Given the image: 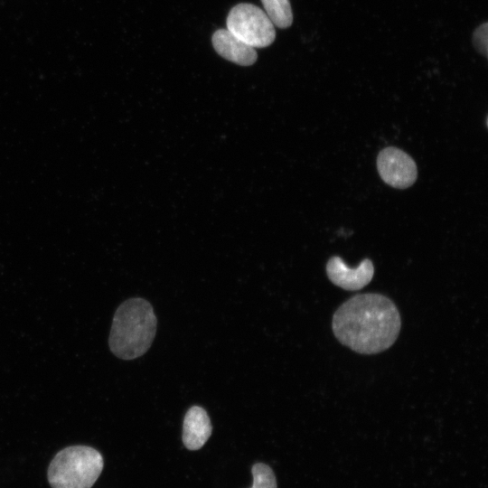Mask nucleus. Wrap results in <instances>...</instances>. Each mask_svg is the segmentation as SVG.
<instances>
[{
  "label": "nucleus",
  "mask_w": 488,
  "mask_h": 488,
  "mask_svg": "<svg viewBox=\"0 0 488 488\" xmlns=\"http://www.w3.org/2000/svg\"><path fill=\"white\" fill-rule=\"evenodd\" d=\"M253 485L251 488H277L276 476L265 464H256L252 467Z\"/></svg>",
  "instance_id": "nucleus-10"
},
{
  "label": "nucleus",
  "mask_w": 488,
  "mask_h": 488,
  "mask_svg": "<svg viewBox=\"0 0 488 488\" xmlns=\"http://www.w3.org/2000/svg\"><path fill=\"white\" fill-rule=\"evenodd\" d=\"M487 23H484L476 28L473 37L474 47L485 56L487 55Z\"/></svg>",
  "instance_id": "nucleus-11"
},
{
  "label": "nucleus",
  "mask_w": 488,
  "mask_h": 488,
  "mask_svg": "<svg viewBox=\"0 0 488 488\" xmlns=\"http://www.w3.org/2000/svg\"><path fill=\"white\" fill-rule=\"evenodd\" d=\"M326 274L335 286L345 290H359L371 281L374 267L371 260L365 258L358 267L352 268L340 257L333 256L327 261Z\"/></svg>",
  "instance_id": "nucleus-6"
},
{
  "label": "nucleus",
  "mask_w": 488,
  "mask_h": 488,
  "mask_svg": "<svg viewBox=\"0 0 488 488\" xmlns=\"http://www.w3.org/2000/svg\"><path fill=\"white\" fill-rule=\"evenodd\" d=\"M215 51L224 59L242 66L255 63L258 58L255 48L246 44L227 29H219L212 35Z\"/></svg>",
  "instance_id": "nucleus-7"
},
{
  "label": "nucleus",
  "mask_w": 488,
  "mask_h": 488,
  "mask_svg": "<svg viewBox=\"0 0 488 488\" xmlns=\"http://www.w3.org/2000/svg\"><path fill=\"white\" fill-rule=\"evenodd\" d=\"M156 316L146 300L135 297L117 309L108 338L110 351L122 360H133L150 348L156 332Z\"/></svg>",
  "instance_id": "nucleus-2"
},
{
  "label": "nucleus",
  "mask_w": 488,
  "mask_h": 488,
  "mask_svg": "<svg viewBox=\"0 0 488 488\" xmlns=\"http://www.w3.org/2000/svg\"><path fill=\"white\" fill-rule=\"evenodd\" d=\"M102 455L87 446H72L61 450L48 468L52 488H90L103 469Z\"/></svg>",
  "instance_id": "nucleus-3"
},
{
  "label": "nucleus",
  "mask_w": 488,
  "mask_h": 488,
  "mask_svg": "<svg viewBox=\"0 0 488 488\" xmlns=\"http://www.w3.org/2000/svg\"><path fill=\"white\" fill-rule=\"evenodd\" d=\"M212 427L204 408L199 406L191 407L183 419V442L189 450H198L206 443L211 435Z\"/></svg>",
  "instance_id": "nucleus-8"
},
{
  "label": "nucleus",
  "mask_w": 488,
  "mask_h": 488,
  "mask_svg": "<svg viewBox=\"0 0 488 488\" xmlns=\"http://www.w3.org/2000/svg\"><path fill=\"white\" fill-rule=\"evenodd\" d=\"M266 14L279 28L289 27L293 14L289 0H261Z\"/></svg>",
  "instance_id": "nucleus-9"
},
{
  "label": "nucleus",
  "mask_w": 488,
  "mask_h": 488,
  "mask_svg": "<svg viewBox=\"0 0 488 488\" xmlns=\"http://www.w3.org/2000/svg\"><path fill=\"white\" fill-rule=\"evenodd\" d=\"M336 339L361 354H375L389 349L397 340L401 318L389 297L378 293L353 296L333 315Z\"/></svg>",
  "instance_id": "nucleus-1"
},
{
  "label": "nucleus",
  "mask_w": 488,
  "mask_h": 488,
  "mask_svg": "<svg viewBox=\"0 0 488 488\" xmlns=\"http://www.w3.org/2000/svg\"><path fill=\"white\" fill-rule=\"evenodd\" d=\"M227 30L253 48L267 47L276 37L275 25L268 16L251 4H239L230 11Z\"/></svg>",
  "instance_id": "nucleus-4"
},
{
  "label": "nucleus",
  "mask_w": 488,
  "mask_h": 488,
  "mask_svg": "<svg viewBox=\"0 0 488 488\" xmlns=\"http://www.w3.org/2000/svg\"><path fill=\"white\" fill-rule=\"evenodd\" d=\"M377 168L381 179L398 189L411 186L418 176L414 160L404 151L393 146L386 147L380 152Z\"/></svg>",
  "instance_id": "nucleus-5"
}]
</instances>
